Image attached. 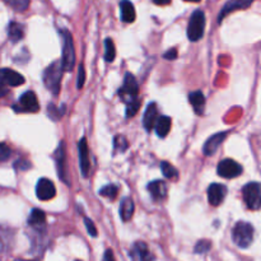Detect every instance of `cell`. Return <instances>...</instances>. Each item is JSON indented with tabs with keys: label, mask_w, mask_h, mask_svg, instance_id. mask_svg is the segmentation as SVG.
Wrapping results in <instances>:
<instances>
[{
	"label": "cell",
	"mask_w": 261,
	"mask_h": 261,
	"mask_svg": "<svg viewBox=\"0 0 261 261\" xmlns=\"http://www.w3.org/2000/svg\"><path fill=\"white\" fill-rule=\"evenodd\" d=\"M5 249V231L0 228V252Z\"/></svg>",
	"instance_id": "cell-38"
},
{
	"label": "cell",
	"mask_w": 261,
	"mask_h": 261,
	"mask_svg": "<svg viewBox=\"0 0 261 261\" xmlns=\"http://www.w3.org/2000/svg\"><path fill=\"white\" fill-rule=\"evenodd\" d=\"M148 190H149L154 201H162L167 196V185L161 180H155L150 182L148 185Z\"/></svg>",
	"instance_id": "cell-17"
},
{
	"label": "cell",
	"mask_w": 261,
	"mask_h": 261,
	"mask_svg": "<svg viewBox=\"0 0 261 261\" xmlns=\"http://www.w3.org/2000/svg\"><path fill=\"white\" fill-rule=\"evenodd\" d=\"M163 58H165L166 60H175V59L177 58V50H176V48H170L167 53H165Z\"/></svg>",
	"instance_id": "cell-36"
},
{
	"label": "cell",
	"mask_w": 261,
	"mask_h": 261,
	"mask_svg": "<svg viewBox=\"0 0 261 261\" xmlns=\"http://www.w3.org/2000/svg\"><path fill=\"white\" fill-rule=\"evenodd\" d=\"M84 224H86V228L87 231H88V233L91 234L92 237H97V229L96 227H94L93 222L88 218H84Z\"/></svg>",
	"instance_id": "cell-35"
},
{
	"label": "cell",
	"mask_w": 261,
	"mask_h": 261,
	"mask_svg": "<svg viewBox=\"0 0 261 261\" xmlns=\"http://www.w3.org/2000/svg\"><path fill=\"white\" fill-rule=\"evenodd\" d=\"M189 102H190L191 106L194 107L195 112L198 115H201L204 112V109H205V97H204L203 92L195 91L191 92L189 94Z\"/></svg>",
	"instance_id": "cell-19"
},
{
	"label": "cell",
	"mask_w": 261,
	"mask_h": 261,
	"mask_svg": "<svg viewBox=\"0 0 261 261\" xmlns=\"http://www.w3.org/2000/svg\"><path fill=\"white\" fill-rule=\"evenodd\" d=\"M8 91H9V89H7V87L0 86V98H2V97H4L5 94L8 93Z\"/></svg>",
	"instance_id": "cell-40"
},
{
	"label": "cell",
	"mask_w": 261,
	"mask_h": 261,
	"mask_svg": "<svg viewBox=\"0 0 261 261\" xmlns=\"http://www.w3.org/2000/svg\"><path fill=\"white\" fill-rule=\"evenodd\" d=\"M227 135H228V133L223 132V133H217V134H214L213 137L209 138V139L206 140L205 144H204V147H203L204 154H205V155H213L214 153L218 150V148L221 147L222 143L224 142V139H226Z\"/></svg>",
	"instance_id": "cell-14"
},
{
	"label": "cell",
	"mask_w": 261,
	"mask_h": 261,
	"mask_svg": "<svg viewBox=\"0 0 261 261\" xmlns=\"http://www.w3.org/2000/svg\"><path fill=\"white\" fill-rule=\"evenodd\" d=\"M55 195L56 189L55 185L53 184V181L48 180V178H41V180H38L37 185H36V196H37L40 200H51V199L55 198Z\"/></svg>",
	"instance_id": "cell-11"
},
{
	"label": "cell",
	"mask_w": 261,
	"mask_h": 261,
	"mask_svg": "<svg viewBox=\"0 0 261 261\" xmlns=\"http://www.w3.org/2000/svg\"><path fill=\"white\" fill-rule=\"evenodd\" d=\"M14 261H33V260H22V259H19V260H14Z\"/></svg>",
	"instance_id": "cell-42"
},
{
	"label": "cell",
	"mask_w": 261,
	"mask_h": 261,
	"mask_svg": "<svg viewBox=\"0 0 261 261\" xmlns=\"http://www.w3.org/2000/svg\"><path fill=\"white\" fill-rule=\"evenodd\" d=\"M138 93H139V84H138L137 79H135V76L132 73H126L124 84H122V87L119 91L120 97H121V99L125 103H127V102L138 98Z\"/></svg>",
	"instance_id": "cell-6"
},
{
	"label": "cell",
	"mask_w": 261,
	"mask_h": 261,
	"mask_svg": "<svg viewBox=\"0 0 261 261\" xmlns=\"http://www.w3.org/2000/svg\"><path fill=\"white\" fill-rule=\"evenodd\" d=\"M217 171L218 175L223 178H236L242 173V166L239 165L236 161L227 158L219 162Z\"/></svg>",
	"instance_id": "cell-9"
},
{
	"label": "cell",
	"mask_w": 261,
	"mask_h": 261,
	"mask_svg": "<svg viewBox=\"0 0 261 261\" xmlns=\"http://www.w3.org/2000/svg\"><path fill=\"white\" fill-rule=\"evenodd\" d=\"M227 195V188L221 184H212L208 188V200L211 205L218 206Z\"/></svg>",
	"instance_id": "cell-13"
},
{
	"label": "cell",
	"mask_w": 261,
	"mask_h": 261,
	"mask_svg": "<svg viewBox=\"0 0 261 261\" xmlns=\"http://www.w3.org/2000/svg\"><path fill=\"white\" fill-rule=\"evenodd\" d=\"M10 154H12L10 148L8 145L0 143V162H5L10 157Z\"/></svg>",
	"instance_id": "cell-34"
},
{
	"label": "cell",
	"mask_w": 261,
	"mask_h": 261,
	"mask_svg": "<svg viewBox=\"0 0 261 261\" xmlns=\"http://www.w3.org/2000/svg\"><path fill=\"white\" fill-rule=\"evenodd\" d=\"M161 170H162L163 176L168 180H177L178 178V172L175 167H173L171 163L168 162H162L161 163Z\"/></svg>",
	"instance_id": "cell-25"
},
{
	"label": "cell",
	"mask_w": 261,
	"mask_h": 261,
	"mask_svg": "<svg viewBox=\"0 0 261 261\" xmlns=\"http://www.w3.org/2000/svg\"><path fill=\"white\" fill-rule=\"evenodd\" d=\"M117 191H119L117 186H115V185H112V184H110V185L103 186V188H102L101 190L98 191V193H99V195L105 196V198L115 199L117 196Z\"/></svg>",
	"instance_id": "cell-30"
},
{
	"label": "cell",
	"mask_w": 261,
	"mask_h": 261,
	"mask_svg": "<svg viewBox=\"0 0 261 261\" xmlns=\"http://www.w3.org/2000/svg\"><path fill=\"white\" fill-rule=\"evenodd\" d=\"M233 242L241 249H246L254 241V227L247 222H239L232 229Z\"/></svg>",
	"instance_id": "cell-3"
},
{
	"label": "cell",
	"mask_w": 261,
	"mask_h": 261,
	"mask_svg": "<svg viewBox=\"0 0 261 261\" xmlns=\"http://www.w3.org/2000/svg\"><path fill=\"white\" fill-rule=\"evenodd\" d=\"M102 261H115L114 251H112L111 249H109V250H106V251H105L103 259H102Z\"/></svg>",
	"instance_id": "cell-37"
},
{
	"label": "cell",
	"mask_w": 261,
	"mask_h": 261,
	"mask_svg": "<svg viewBox=\"0 0 261 261\" xmlns=\"http://www.w3.org/2000/svg\"><path fill=\"white\" fill-rule=\"evenodd\" d=\"M157 119H158L157 105L155 103L148 105L147 110H145L144 112V116H143V125H144V127L148 130V132H150V130L154 127Z\"/></svg>",
	"instance_id": "cell-18"
},
{
	"label": "cell",
	"mask_w": 261,
	"mask_h": 261,
	"mask_svg": "<svg viewBox=\"0 0 261 261\" xmlns=\"http://www.w3.org/2000/svg\"><path fill=\"white\" fill-rule=\"evenodd\" d=\"M171 126H172V120L168 116H161L158 117L157 121H155V133L160 138H166L170 133Z\"/></svg>",
	"instance_id": "cell-20"
},
{
	"label": "cell",
	"mask_w": 261,
	"mask_h": 261,
	"mask_svg": "<svg viewBox=\"0 0 261 261\" xmlns=\"http://www.w3.org/2000/svg\"><path fill=\"white\" fill-rule=\"evenodd\" d=\"M45 222H46V214L43 213L41 209H33L30 218H28V224L37 228V227L43 226Z\"/></svg>",
	"instance_id": "cell-24"
},
{
	"label": "cell",
	"mask_w": 261,
	"mask_h": 261,
	"mask_svg": "<svg viewBox=\"0 0 261 261\" xmlns=\"http://www.w3.org/2000/svg\"><path fill=\"white\" fill-rule=\"evenodd\" d=\"M134 201L130 198H124L122 199L121 204H120V216L124 222H129L133 218V214H134Z\"/></svg>",
	"instance_id": "cell-22"
},
{
	"label": "cell",
	"mask_w": 261,
	"mask_h": 261,
	"mask_svg": "<svg viewBox=\"0 0 261 261\" xmlns=\"http://www.w3.org/2000/svg\"><path fill=\"white\" fill-rule=\"evenodd\" d=\"M252 2H254V0H229V2L223 7L222 12L219 13L218 22H222V19H223L226 15L234 12V10L246 9V8H249L250 5H251Z\"/></svg>",
	"instance_id": "cell-16"
},
{
	"label": "cell",
	"mask_w": 261,
	"mask_h": 261,
	"mask_svg": "<svg viewBox=\"0 0 261 261\" xmlns=\"http://www.w3.org/2000/svg\"><path fill=\"white\" fill-rule=\"evenodd\" d=\"M63 65L60 61H54L43 71V84L46 89L50 91L54 96H58L60 93L61 78H63Z\"/></svg>",
	"instance_id": "cell-1"
},
{
	"label": "cell",
	"mask_w": 261,
	"mask_h": 261,
	"mask_svg": "<svg viewBox=\"0 0 261 261\" xmlns=\"http://www.w3.org/2000/svg\"><path fill=\"white\" fill-rule=\"evenodd\" d=\"M242 196L246 206L251 211L261 208V184L250 182L242 189Z\"/></svg>",
	"instance_id": "cell-5"
},
{
	"label": "cell",
	"mask_w": 261,
	"mask_h": 261,
	"mask_svg": "<svg viewBox=\"0 0 261 261\" xmlns=\"http://www.w3.org/2000/svg\"><path fill=\"white\" fill-rule=\"evenodd\" d=\"M13 110L15 112H37L40 110V103L35 92L28 91L23 93L18 103L13 106Z\"/></svg>",
	"instance_id": "cell-7"
},
{
	"label": "cell",
	"mask_w": 261,
	"mask_h": 261,
	"mask_svg": "<svg viewBox=\"0 0 261 261\" xmlns=\"http://www.w3.org/2000/svg\"><path fill=\"white\" fill-rule=\"evenodd\" d=\"M211 241H208V240H201V241H199L198 244H196L195 252L196 254H206V252L211 250Z\"/></svg>",
	"instance_id": "cell-32"
},
{
	"label": "cell",
	"mask_w": 261,
	"mask_h": 261,
	"mask_svg": "<svg viewBox=\"0 0 261 261\" xmlns=\"http://www.w3.org/2000/svg\"><path fill=\"white\" fill-rule=\"evenodd\" d=\"M63 40V55H61V65L64 71H71L75 65V50H74L73 37L68 31H60Z\"/></svg>",
	"instance_id": "cell-2"
},
{
	"label": "cell",
	"mask_w": 261,
	"mask_h": 261,
	"mask_svg": "<svg viewBox=\"0 0 261 261\" xmlns=\"http://www.w3.org/2000/svg\"><path fill=\"white\" fill-rule=\"evenodd\" d=\"M204 31H205V14H204L203 10H195L191 14L190 20H189V40L196 42V41H199L204 36Z\"/></svg>",
	"instance_id": "cell-4"
},
{
	"label": "cell",
	"mask_w": 261,
	"mask_h": 261,
	"mask_svg": "<svg viewBox=\"0 0 261 261\" xmlns=\"http://www.w3.org/2000/svg\"><path fill=\"white\" fill-rule=\"evenodd\" d=\"M140 106H142V99L138 97V98L133 99V101L127 102L126 103V117L127 119H132L135 115L138 114V111L140 110Z\"/></svg>",
	"instance_id": "cell-27"
},
{
	"label": "cell",
	"mask_w": 261,
	"mask_h": 261,
	"mask_svg": "<svg viewBox=\"0 0 261 261\" xmlns=\"http://www.w3.org/2000/svg\"><path fill=\"white\" fill-rule=\"evenodd\" d=\"M120 9H121V19L125 23H133L135 20V8L132 2L129 0H122L120 3Z\"/></svg>",
	"instance_id": "cell-21"
},
{
	"label": "cell",
	"mask_w": 261,
	"mask_h": 261,
	"mask_svg": "<svg viewBox=\"0 0 261 261\" xmlns=\"http://www.w3.org/2000/svg\"><path fill=\"white\" fill-rule=\"evenodd\" d=\"M78 155H79V166L83 177H88L91 173V160H89V148L87 144L86 138L79 142L78 144Z\"/></svg>",
	"instance_id": "cell-12"
},
{
	"label": "cell",
	"mask_w": 261,
	"mask_h": 261,
	"mask_svg": "<svg viewBox=\"0 0 261 261\" xmlns=\"http://www.w3.org/2000/svg\"><path fill=\"white\" fill-rule=\"evenodd\" d=\"M84 82H86V70H84L83 64H81V65H79L78 79H76V88H78V89L83 88Z\"/></svg>",
	"instance_id": "cell-33"
},
{
	"label": "cell",
	"mask_w": 261,
	"mask_h": 261,
	"mask_svg": "<svg viewBox=\"0 0 261 261\" xmlns=\"http://www.w3.org/2000/svg\"><path fill=\"white\" fill-rule=\"evenodd\" d=\"M25 82L24 76L18 71L12 70V69L3 68L0 69V86L3 87H18L22 86Z\"/></svg>",
	"instance_id": "cell-10"
},
{
	"label": "cell",
	"mask_w": 261,
	"mask_h": 261,
	"mask_svg": "<svg viewBox=\"0 0 261 261\" xmlns=\"http://www.w3.org/2000/svg\"><path fill=\"white\" fill-rule=\"evenodd\" d=\"M116 56V50H115V43L111 38H107L105 41V60L112 63Z\"/></svg>",
	"instance_id": "cell-26"
},
{
	"label": "cell",
	"mask_w": 261,
	"mask_h": 261,
	"mask_svg": "<svg viewBox=\"0 0 261 261\" xmlns=\"http://www.w3.org/2000/svg\"><path fill=\"white\" fill-rule=\"evenodd\" d=\"M8 37L12 42H18L23 38L24 36V31H23V27L17 22H10L9 25H8Z\"/></svg>",
	"instance_id": "cell-23"
},
{
	"label": "cell",
	"mask_w": 261,
	"mask_h": 261,
	"mask_svg": "<svg viewBox=\"0 0 261 261\" xmlns=\"http://www.w3.org/2000/svg\"><path fill=\"white\" fill-rule=\"evenodd\" d=\"M153 3L157 5H168L171 3V0H153Z\"/></svg>",
	"instance_id": "cell-39"
},
{
	"label": "cell",
	"mask_w": 261,
	"mask_h": 261,
	"mask_svg": "<svg viewBox=\"0 0 261 261\" xmlns=\"http://www.w3.org/2000/svg\"><path fill=\"white\" fill-rule=\"evenodd\" d=\"M185 2H191V3H199L200 0H185Z\"/></svg>",
	"instance_id": "cell-41"
},
{
	"label": "cell",
	"mask_w": 261,
	"mask_h": 261,
	"mask_svg": "<svg viewBox=\"0 0 261 261\" xmlns=\"http://www.w3.org/2000/svg\"><path fill=\"white\" fill-rule=\"evenodd\" d=\"M127 147H129V143H127V140L125 139V137H122V135H117V137H115V140H114L115 152L124 153L125 150L127 149Z\"/></svg>",
	"instance_id": "cell-29"
},
{
	"label": "cell",
	"mask_w": 261,
	"mask_h": 261,
	"mask_svg": "<svg viewBox=\"0 0 261 261\" xmlns=\"http://www.w3.org/2000/svg\"><path fill=\"white\" fill-rule=\"evenodd\" d=\"M8 5L13 8L15 10H19V12H23L28 8L30 5V0H4Z\"/></svg>",
	"instance_id": "cell-31"
},
{
	"label": "cell",
	"mask_w": 261,
	"mask_h": 261,
	"mask_svg": "<svg viewBox=\"0 0 261 261\" xmlns=\"http://www.w3.org/2000/svg\"><path fill=\"white\" fill-rule=\"evenodd\" d=\"M130 256L135 261H154V255L149 251L147 245L144 242L139 241L133 246Z\"/></svg>",
	"instance_id": "cell-15"
},
{
	"label": "cell",
	"mask_w": 261,
	"mask_h": 261,
	"mask_svg": "<svg viewBox=\"0 0 261 261\" xmlns=\"http://www.w3.org/2000/svg\"><path fill=\"white\" fill-rule=\"evenodd\" d=\"M64 112H65V106H64V105L60 107V109H59L58 106H55L54 103L48 105L47 115L54 120V121H58V120H60L61 116L64 115Z\"/></svg>",
	"instance_id": "cell-28"
},
{
	"label": "cell",
	"mask_w": 261,
	"mask_h": 261,
	"mask_svg": "<svg viewBox=\"0 0 261 261\" xmlns=\"http://www.w3.org/2000/svg\"><path fill=\"white\" fill-rule=\"evenodd\" d=\"M66 155H65V144L63 142L59 144L58 149L55 150V165L56 171H58V176L64 184L70 185V178L68 176V171H66Z\"/></svg>",
	"instance_id": "cell-8"
}]
</instances>
